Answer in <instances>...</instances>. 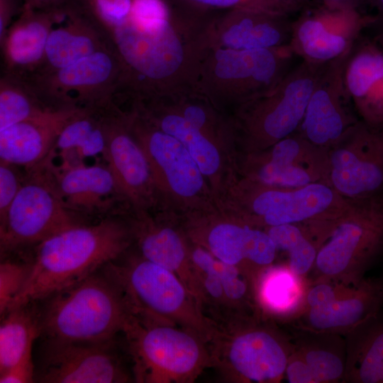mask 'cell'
I'll return each instance as SVG.
<instances>
[{"label":"cell","instance_id":"6da1fadb","mask_svg":"<svg viewBox=\"0 0 383 383\" xmlns=\"http://www.w3.org/2000/svg\"><path fill=\"white\" fill-rule=\"evenodd\" d=\"M173 4L169 20L155 30L138 29L128 17L106 33L124 68L121 94L151 98L194 89L217 14Z\"/></svg>","mask_w":383,"mask_h":383},{"label":"cell","instance_id":"7a4b0ae2","mask_svg":"<svg viewBox=\"0 0 383 383\" xmlns=\"http://www.w3.org/2000/svg\"><path fill=\"white\" fill-rule=\"evenodd\" d=\"M133 244L129 226L121 214L52 235L34 248L28 279L7 311L84 279L124 254Z\"/></svg>","mask_w":383,"mask_h":383},{"label":"cell","instance_id":"3957f363","mask_svg":"<svg viewBox=\"0 0 383 383\" xmlns=\"http://www.w3.org/2000/svg\"><path fill=\"white\" fill-rule=\"evenodd\" d=\"M130 250L102 269L121 290L131 315L142 322L177 326L211 345L219 328L182 279Z\"/></svg>","mask_w":383,"mask_h":383},{"label":"cell","instance_id":"277c9868","mask_svg":"<svg viewBox=\"0 0 383 383\" xmlns=\"http://www.w3.org/2000/svg\"><path fill=\"white\" fill-rule=\"evenodd\" d=\"M34 302L38 338L42 339L73 342L115 339L122 335L131 315L121 290L102 267Z\"/></svg>","mask_w":383,"mask_h":383},{"label":"cell","instance_id":"5b68a950","mask_svg":"<svg viewBox=\"0 0 383 383\" xmlns=\"http://www.w3.org/2000/svg\"><path fill=\"white\" fill-rule=\"evenodd\" d=\"M383 254V195L348 199L319 245L311 282L357 286Z\"/></svg>","mask_w":383,"mask_h":383},{"label":"cell","instance_id":"8992f818","mask_svg":"<svg viewBox=\"0 0 383 383\" xmlns=\"http://www.w3.org/2000/svg\"><path fill=\"white\" fill-rule=\"evenodd\" d=\"M122 334L134 382L191 383L213 367L211 345L177 326L145 323L131 315Z\"/></svg>","mask_w":383,"mask_h":383},{"label":"cell","instance_id":"52a82bcc","mask_svg":"<svg viewBox=\"0 0 383 383\" xmlns=\"http://www.w3.org/2000/svg\"><path fill=\"white\" fill-rule=\"evenodd\" d=\"M291 46L235 50L212 47L204 58L194 89L216 106L233 111L271 90L292 69Z\"/></svg>","mask_w":383,"mask_h":383},{"label":"cell","instance_id":"ba28073f","mask_svg":"<svg viewBox=\"0 0 383 383\" xmlns=\"http://www.w3.org/2000/svg\"><path fill=\"white\" fill-rule=\"evenodd\" d=\"M326 65L303 60L273 89L234 110L231 117L241 154L265 150L298 131Z\"/></svg>","mask_w":383,"mask_h":383},{"label":"cell","instance_id":"9c48e42d","mask_svg":"<svg viewBox=\"0 0 383 383\" xmlns=\"http://www.w3.org/2000/svg\"><path fill=\"white\" fill-rule=\"evenodd\" d=\"M276 323L258 316L220 327L211 343L213 367L229 382H281L293 345Z\"/></svg>","mask_w":383,"mask_h":383},{"label":"cell","instance_id":"30bf717a","mask_svg":"<svg viewBox=\"0 0 383 383\" xmlns=\"http://www.w3.org/2000/svg\"><path fill=\"white\" fill-rule=\"evenodd\" d=\"M125 113L148 160L159 200L187 215L218 210L206 178L182 143L133 106Z\"/></svg>","mask_w":383,"mask_h":383},{"label":"cell","instance_id":"8fae6325","mask_svg":"<svg viewBox=\"0 0 383 383\" xmlns=\"http://www.w3.org/2000/svg\"><path fill=\"white\" fill-rule=\"evenodd\" d=\"M28 171L22 187L0 221L1 258L34 248L59 232L89 223L67 208L40 167Z\"/></svg>","mask_w":383,"mask_h":383},{"label":"cell","instance_id":"7c38bea8","mask_svg":"<svg viewBox=\"0 0 383 383\" xmlns=\"http://www.w3.org/2000/svg\"><path fill=\"white\" fill-rule=\"evenodd\" d=\"M123 76L122 62L109 47L55 72L23 79L50 106L101 109L114 104Z\"/></svg>","mask_w":383,"mask_h":383},{"label":"cell","instance_id":"4fadbf2b","mask_svg":"<svg viewBox=\"0 0 383 383\" xmlns=\"http://www.w3.org/2000/svg\"><path fill=\"white\" fill-rule=\"evenodd\" d=\"M35 382L124 383L134 382L118 338L100 342L38 338Z\"/></svg>","mask_w":383,"mask_h":383},{"label":"cell","instance_id":"5bb4252c","mask_svg":"<svg viewBox=\"0 0 383 383\" xmlns=\"http://www.w3.org/2000/svg\"><path fill=\"white\" fill-rule=\"evenodd\" d=\"M325 183L347 199L383 195V123L359 119L329 148Z\"/></svg>","mask_w":383,"mask_h":383},{"label":"cell","instance_id":"9a60e30c","mask_svg":"<svg viewBox=\"0 0 383 383\" xmlns=\"http://www.w3.org/2000/svg\"><path fill=\"white\" fill-rule=\"evenodd\" d=\"M240 158L238 170L243 177L284 188L325 183L329 168V148L312 143L298 131Z\"/></svg>","mask_w":383,"mask_h":383},{"label":"cell","instance_id":"2e32d148","mask_svg":"<svg viewBox=\"0 0 383 383\" xmlns=\"http://www.w3.org/2000/svg\"><path fill=\"white\" fill-rule=\"evenodd\" d=\"M374 18L355 9L321 5L293 23L289 45L303 60L327 63L350 51Z\"/></svg>","mask_w":383,"mask_h":383},{"label":"cell","instance_id":"e0dca14e","mask_svg":"<svg viewBox=\"0 0 383 383\" xmlns=\"http://www.w3.org/2000/svg\"><path fill=\"white\" fill-rule=\"evenodd\" d=\"M106 147L103 158L131 208L148 210L159 198L147 156L114 104L104 110Z\"/></svg>","mask_w":383,"mask_h":383},{"label":"cell","instance_id":"ac0fdd59","mask_svg":"<svg viewBox=\"0 0 383 383\" xmlns=\"http://www.w3.org/2000/svg\"><path fill=\"white\" fill-rule=\"evenodd\" d=\"M52 159L46 158L41 166L67 208L79 217L101 219L131 207L106 163L61 170Z\"/></svg>","mask_w":383,"mask_h":383},{"label":"cell","instance_id":"d6986e66","mask_svg":"<svg viewBox=\"0 0 383 383\" xmlns=\"http://www.w3.org/2000/svg\"><path fill=\"white\" fill-rule=\"evenodd\" d=\"M132 106L182 143L199 166L218 205L236 179L226 175L230 151L186 121L160 98H133Z\"/></svg>","mask_w":383,"mask_h":383},{"label":"cell","instance_id":"ffe728a7","mask_svg":"<svg viewBox=\"0 0 383 383\" xmlns=\"http://www.w3.org/2000/svg\"><path fill=\"white\" fill-rule=\"evenodd\" d=\"M350 51L326 63L297 131L320 147L331 148L359 120L351 110L352 102L343 83L344 68Z\"/></svg>","mask_w":383,"mask_h":383},{"label":"cell","instance_id":"44dd1931","mask_svg":"<svg viewBox=\"0 0 383 383\" xmlns=\"http://www.w3.org/2000/svg\"><path fill=\"white\" fill-rule=\"evenodd\" d=\"M131 209L123 216L137 252L174 272L199 303L198 287L190 258V242L184 230L164 218L153 217L148 210Z\"/></svg>","mask_w":383,"mask_h":383},{"label":"cell","instance_id":"7402d4cb","mask_svg":"<svg viewBox=\"0 0 383 383\" xmlns=\"http://www.w3.org/2000/svg\"><path fill=\"white\" fill-rule=\"evenodd\" d=\"M292 24L288 16L267 10L235 9L213 21L211 48L270 49L289 45Z\"/></svg>","mask_w":383,"mask_h":383},{"label":"cell","instance_id":"603a6c76","mask_svg":"<svg viewBox=\"0 0 383 383\" xmlns=\"http://www.w3.org/2000/svg\"><path fill=\"white\" fill-rule=\"evenodd\" d=\"M85 108L52 107L0 131V160L27 170L52 150L66 123Z\"/></svg>","mask_w":383,"mask_h":383},{"label":"cell","instance_id":"cb8c5ba5","mask_svg":"<svg viewBox=\"0 0 383 383\" xmlns=\"http://www.w3.org/2000/svg\"><path fill=\"white\" fill-rule=\"evenodd\" d=\"M109 47L113 46L98 25L75 2H66L50 33L42 64L26 78L55 72Z\"/></svg>","mask_w":383,"mask_h":383},{"label":"cell","instance_id":"d4e9b609","mask_svg":"<svg viewBox=\"0 0 383 383\" xmlns=\"http://www.w3.org/2000/svg\"><path fill=\"white\" fill-rule=\"evenodd\" d=\"M383 306V279L364 278L351 293L305 310L291 323L293 328L345 336L355 326L378 313Z\"/></svg>","mask_w":383,"mask_h":383},{"label":"cell","instance_id":"484cf974","mask_svg":"<svg viewBox=\"0 0 383 383\" xmlns=\"http://www.w3.org/2000/svg\"><path fill=\"white\" fill-rule=\"evenodd\" d=\"M61 6L42 10L23 5L18 18L11 23L1 42L6 67L5 73L26 78L39 68Z\"/></svg>","mask_w":383,"mask_h":383},{"label":"cell","instance_id":"4316f807","mask_svg":"<svg viewBox=\"0 0 383 383\" xmlns=\"http://www.w3.org/2000/svg\"><path fill=\"white\" fill-rule=\"evenodd\" d=\"M343 83L361 120L370 125L383 123V50L374 40L355 43L345 63Z\"/></svg>","mask_w":383,"mask_h":383},{"label":"cell","instance_id":"83f0119b","mask_svg":"<svg viewBox=\"0 0 383 383\" xmlns=\"http://www.w3.org/2000/svg\"><path fill=\"white\" fill-rule=\"evenodd\" d=\"M310 284L308 277L295 273L286 262L261 270L252 280L260 313L276 323L291 324L304 311Z\"/></svg>","mask_w":383,"mask_h":383},{"label":"cell","instance_id":"f1b7e54d","mask_svg":"<svg viewBox=\"0 0 383 383\" xmlns=\"http://www.w3.org/2000/svg\"><path fill=\"white\" fill-rule=\"evenodd\" d=\"M250 226L218 209L188 215L183 230L191 243L246 273L245 251Z\"/></svg>","mask_w":383,"mask_h":383},{"label":"cell","instance_id":"f546056e","mask_svg":"<svg viewBox=\"0 0 383 383\" xmlns=\"http://www.w3.org/2000/svg\"><path fill=\"white\" fill-rule=\"evenodd\" d=\"M343 383H383V313L364 321L346 335Z\"/></svg>","mask_w":383,"mask_h":383},{"label":"cell","instance_id":"4dcf8cb0","mask_svg":"<svg viewBox=\"0 0 383 383\" xmlns=\"http://www.w3.org/2000/svg\"><path fill=\"white\" fill-rule=\"evenodd\" d=\"M293 350L306 362L316 383L343 382L346 345L343 335L293 329Z\"/></svg>","mask_w":383,"mask_h":383},{"label":"cell","instance_id":"1f68e13d","mask_svg":"<svg viewBox=\"0 0 383 383\" xmlns=\"http://www.w3.org/2000/svg\"><path fill=\"white\" fill-rule=\"evenodd\" d=\"M158 98L228 151L237 147L232 117L195 89Z\"/></svg>","mask_w":383,"mask_h":383},{"label":"cell","instance_id":"d6a6232c","mask_svg":"<svg viewBox=\"0 0 383 383\" xmlns=\"http://www.w3.org/2000/svg\"><path fill=\"white\" fill-rule=\"evenodd\" d=\"M39 335L34 301L9 309L1 316L0 373L33 354V343Z\"/></svg>","mask_w":383,"mask_h":383},{"label":"cell","instance_id":"836d02e7","mask_svg":"<svg viewBox=\"0 0 383 383\" xmlns=\"http://www.w3.org/2000/svg\"><path fill=\"white\" fill-rule=\"evenodd\" d=\"M54 106L45 103L28 82L5 73L0 82V131Z\"/></svg>","mask_w":383,"mask_h":383},{"label":"cell","instance_id":"e575fe53","mask_svg":"<svg viewBox=\"0 0 383 383\" xmlns=\"http://www.w3.org/2000/svg\"><path fill=\"white\" fill-rule=\"evenodd\" d=\"M278 250L287 252L288 266L296 274L309 277L314 265L318 246L303 223L265 228Z\"/></svg>","mask_w":383,"mask_h":383},{"label":"cell","instance_id":"d590c367","mask_svg":"<svg viewBox=\"0 0 383 383\" xmlns=\"http://www.w3.org/2000/svg\"><path fill=\"white\" fill-rule=\"evenodd\" d=\"M23 253L1 258L0 315L7 311L25 286L31 270L30 256Z\"/></svg>","mask_w":383,"mask_h":383},{"label":"cell","instance_id":"8d00e7d4","mask_svg":"<svg viewBox=\"0 0 383 383\" xmlns=\"http://www.w3.org/2000/svg\"><path fill=\"white\" fill-rule=\"evenodd\" d=\"M75 3L106 34L129 16L132 0H77Z\"/></svg>","mask_w":383,"mask_h":383},{"label":"cell","instance_id":"74e56055","mask_svg":"<svg viewBox=\"0 0 383 383\" xmlns=\"http://www.w3.org/2000/svg\"><path fill=\"white\" fill-rule=\"evenodd\" d=\"M173 7L170 0H132L128 19L138 29L153 30L169 20Z\"/></svg>","mask_w":383,"mask_h":383},{"label":"cell","instance_id":"f35d334b","mask_svg":"<svg viewBox=\"0 0 383 383\" xmlns=\"http://www.w3.org/2000/svg\"><path fill=\"white\" fill-rule=\"evenodd\" d=\"M196 11L213 13L235 9H253L275 12L267 0H170ZM277 13V12H276Z\"/></svg>","mask_w":383,"mask_h":383},{"label":"cell","instance_id":"ab89813d","mask_svg":"<svg viewBox=\"0 0 383 383\" xmlns=\"http://www.w3.org/2000/svg\"><path fill=\"white\" fill-rule=\"evenodd\" d=\"M0 221L2 220L21 188L24 178L16 165L0 160Z\"/></svg>","mask_w":383,"mask_h":383},{"label":"cell","instance_id":"60d3db41","mask_svg":"<svg viewBox=\"0 0 383 383\" xmlns=\"http://www.w3.org/2000/svg\"><path fill=\"white\" fill-rule=\"evenodd\" d=\"M35 382V363L28 355L18 363L0 373L1 383H30Z\"/></svg>","mask_w":383,"mask_h":383},{"label":"cell","instance_id":"b9f144b4","mask_svg":"<svg viewBox=\"0 0 383 383\" xmlns=\"http://www.w3.org/2000/svg\"><path fill=\"white\" fill-rule=\"evenodd\" d=\"M284 379L290 383H316L308 365L293 349L287 362Z\"/></svg>","mask_w":383,"mask_h":383},{"label":"cell","instance_id":"7bdbcfd3","mask_svg":"<svg viewBox=\"0 0 383 383\" xmlns=\"http://www.w3.org/2000/svg\"><path fill=\"white\" fill-rule=\"evenodd\" d=\"M21 9L19 10L18 0H0V42L11 25L13 18Z\"/></svg>","mask_w":383,"mask_h":383},{"label":"cell","instance_id":"ee69618b","mask_svg":"<svg viewBox=\"0 0 383 383\" xmlns=\"http://www.w3.org/2000/svg\"><path fill=\"white\" fill-rule=\"evenodd\" d=\"M277 13L289 15L301 8L309 0H267Z\"/></svg>","mask_w":383,"mask_h":383},{"label":"cell","instance_id":"f6af8a7d","mask_svg":"<svg viewBox=\"0 0 383 383\" xmlns=\"http://www.w3.org/2000/svg\"><path fill=\"white\" fill-rule=\"evenodd\" d=\"M321 5L331 9L358 10L360 5L368 0H320Z\"/></svg>","mask_w":383,"mask_h":383},{"label":"cell","instance_id":"bcb514c9","mask_svg":"<svg viewBox=\"0 0 383 383\" xmlns=\"http://www.w3.org/2000/svg\"><path fill=\"white\" fill-rule=\"evenodd\" d=\"M23 4L33 9L48 10L60 7L67 2V0H22Z\"/></svg>","mask_w":383,"mask_h":383},{"label":"cell","instance_id":"7dc6e473","mask_svg":"<svg viewBox=\"0 0 383 383\" xmlns=\"http://www.w3.org/2000/svg\"><path fill=\"white\" fill-rule=\"evenodd\" d=\"M367 28H372L375 31L374 41L383 50V16H374V20Z\"/></svg>","mask_w":383,"mask_h":383},{"label":"cell","instance_id":"c3c4849f","mask_svg":"<svg viewBox=\"0 0 383 383\" xmlns=\"http://www.w3.org/2000/svg\"><path fill=\"white\" fill-rule=\"evenodd\" d=\"M368 2L376 7L379 15L383 16V0H369Z\"/></svg>","mask_w":383,"mask_h":383},{"label":"cell","instance_id":"681fc988","mask_svg":"<svg viewBox=\"0 0 383 383\" xmlns=\"http://www.w3.org/2000/svg\"><path fill=\"white\" fill-rule=\"evenodd\" d=\"M369 1V0H368Z\"/></svg>","mask_w":383,"mask_h":383}]
</instances>
